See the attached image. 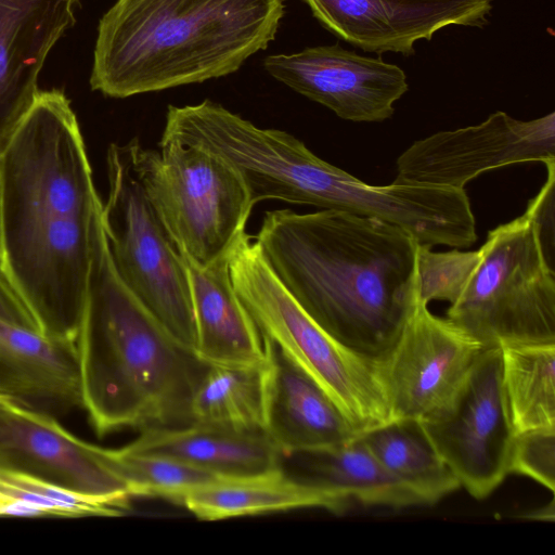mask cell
Listing matches in <instances>:
<instances>
[{"mask_svg": "<svg viewBox=\"0 0 555 555\" xmlns=\"http://www.w3.org/2000/svg\"><path fill=\"white\" fill-rule=\"evenodd\" d=\"M271 364L266 435L282 453L331 447L359 435L334 400L263 337Z\"/></svg>", "mask_w": 555, "mask_h": 555, "instance_id": "cell-18", "label": "cell"}, {"mask_svg": "<svg viewBox=\"0 0 555 555\" xmlns=\"http://www.w3.org/2000/svg\"><path fill=\"white\" fill-rule=\"evenodd\" d=\"M256 242L279 280L328 335L377 360L416 299V240L387 221L321 209L264 214Z\"/></svg>", "mask_w": 555, "mask_h": 555, "instance_id": "cell-2", "label": "cell"}, {"mask_svg": "<svg viewBox=\"0 0 555 555\" xmlns=\"http://www.w3.org/2000/svg\"><path fill=\"white\" fill-rule=\"evenodd\" d=\"M531 162L555 163V113L519 120L498 111L478 125L415 141L398 157L393 182L464 189L482 172Z\"/></svg>", "mask_w": 555, "mask_h": 555, "instance_id": "cell-10", "label": "cell"}, {"mask_svg": "<svg viewBox=\"0 0 555 555\" xmlns=\"http://www.w3.org/2000/svg\"><path fill=\"white\" fill-rule=\"evenodd\" d=\"M480 260L479 249L434 251L417 245V298L428 305L433 300L453 304L462 294Z\"/></svg>", "mask_w": 555, "mask_h": 555, "instance_id": "cell-27", "label": "cell"}, {"mask_svg": "<svg viewBox=\"0 0 555 555\" xmlns=\"http://www.w3.org/2000/svg\"><path fill=\"white\" fill-rule=\"evenodd\" d=\"M131 143L146 197L178 250L201 267L228 257L255 206L236 169L172 140H160L159 150Z\"/></svg>", "mask_w": 555, "mask_h": 555, "instance_id": "cell-7", "label": "cell"}, {"mask_svg": "<svg viewBox=\"0 0 555 555\" xmlns=\"http://www.w3.org/2000/svg\"><path fill=\"white\" fill-rule=\"evenodd\" d=\"M0 397L55 418L83 409L76 341L0 318Z\"/></svg>", "mask_w": 555, "mask_h": 555, "instance_id": "cell-16", "label": "cell"}, {"mask_svg": "<svg viewBox=\"0 0 555 555\" xmlns=\"http://www.w3.org/2000/svg\"><path fill=\"white\" fill-rule=\"evenodd\" d=\"M263 66L291 89L356 122L390 118L395 103L409 90L406 75L399 66L339 44L269 55Z\"/></svg>", "mask_w": 555, "mask_h": 555, "instance_id": "cell-12", "label": "cell"}, {"mask_svg": "<svg viewBox=\"0 0 555 555\" xmlns=\"http://www.w3.org/2000/svg\"><path fill=\"white\" fill-rule=\"evenodd\" d=\"M107 456L131 496H158L180 504L191 491L229 479L163 455L107 449Z\"/></svg>", "mask_w": 555, "mask_h": 555, "instance_id": "cell-25", "label": "cell"}, {"mask_svg": "<svg viewBox=\"0 0 555 555\" xmlns=\"http://www.w3.org/2000/svg\"><path fill=\"white\" fill-rule=\"evenodd\" d=\"M234 288L262 337L338 405L360 434L391 421L375 360L347 348L304 310L246 232L229 255Z\"/></svg>", "mask_w": 555, "mask_h": 555, "instance_id": "cell-5", "label": "cell"}, {"mask_svg": "<svg viewBox=\"0 0 555 555\" xmlns=\"http://www.w3.org/2000/svg\"><path fill=\"white\" fill-rule=\"evenodd\" d=\"M427 439L473 498L489 496L509 475L514 441L500 347L481 351L455 392L418 421Z\"/></svg>", "mask_w": 555, "mask_h": 555, "instance_id": "cell-9", "label": "cell"}, {"mask_svg": "<svg viewBox=\"0 0 555 555\" xmlns=\"http://www.w3.org/2000/svg\"><path fill=\"white\" fill-rule=\"evenodd\" d=\"M359 437L379 463L414 492L424 505L435 504L461 488L418 421L391 420Z\"/></svg>", "mask_w": 555, "mask_h": 555, "instance_id": "cell-23", "label": "cell"}, {"mask_svg": "<svg viewBox=\"0 0 555 555\" xmlns=\"http://www.w3.org/2000/svg\"><path fill=\"white\" fill-rule=\"evenodd\" d=\"M79 0H0V150L33 106L44 61Z\"/></svg>", "mask_w": 555, "mask_h": 555, "instance_id": "cell-15", "label": "cell"}, {"mask_svg": "<svg viewBox=\"0 0 555 555\" xmlns=\"http://www.w3.org/2000/svg\"><path fill=\"white\" fill-rule=\"evenodd\" d=\"M0 491L40 507L47 516H120L130 509V496L86 495L4 470H0Z\"/></svg>", "mask_w": 555, "mask_h": 555, "instance_id": "cell-26", "label": "cell"}, {"mask_svg": "<svg viewBox=\"0 0 555 555\" xmlns=\"http://www.w3.org/2000/svg\"><path fill=\"white\" fill-rule=\"evenodd\" d=\"M480 260L447 319L485 349L555 343V273L533 199L489 231Z\"/></svg>", "mask_w": 555, "mask_h": 555, "instance_id": "cell-6", "label": "cell"}, {"mask_svg": "<svg viewBox=\"0 0 555 555\" xmlns=\"http://www.w3.org/2000/svg\"><path fill=\"white\" fill-rule=\"evenodd\" d=\"M119 450L168 456L232 479L281 468V451L266 434H240L197 423L144 429Z\"/></svg>", "mask_w": 555, "mask_h": 555, "instance_id": "cell-19", "label": "cell"}, {"mask_svg": "<svg viewBox=\"0 0 555 555\" xmlns=\"http://www.w3.org/2000/svg\"><path fill=\"white\" fill-rule=\"evenodd\" d=\"M108 196L102 225L113 266L129 291L184 348L195 353L189 275L181 254L138 177L131 141L106 154Z\"/></svg>", "mask_w": 555, "mask_h": 555, "instance_id": "cell-8", "label": "cell"}, {"mask_svg": "<svg viewBox=\"0 0 555 555\" xmlns=\"http://www.w3.org/2000/svg\"><path fill=\"white\" fill-rule=\"evenodd\" d=\"M500 349L502 388L514 434L555 428V343Z\"/></svg>", "mask_w": 555, "mask_h": 555, "instance_id": "cell-24", "label": "cell"}, {"mask_svg": "<svg viewBox=\"0 0 555 555\" xmlns=\"http://www.w3.org/2000/svg\"><path fill=\"white\" fill-rule=\"evenodd\" d=\"M349 502L336 491L305 482L279 468L199 488L184 495L180 504L199 519L218 520L298 508L339 514Z\"/></svg>", "mask_w": 555, "mask_h": 555, "instance_id": "cell-21", "label": "cell"}, {"mask_svg": "<svg viewBox=\"0 0 555 555\" xmlns=\"http://www.w3.org/2000/svg\"><path fill=\"white\" fill-rule=\"evenodd\" d=\"M0 470L93 496H131L107 449L66 430L57 418L0 397Z\"/></svg>", "mask_w": 555, "mask_h": 555, "instance_id": "cell-13", "label": "cell"}, {"mask_svg": "<svg viewBox=\"0 0 555 555\" xmlns=\"http://www.w3.org/2000/svg\"><path fill=\"white\" fill-rule=\"evenodd\" d=\"M281 468L299 480L362 504L393 508L424 505L379 463L359 435L331 447L281 452Z\"/></svg>", "mask_w": 555, "mask_h": 555, "instance_id": "cell-20", "label": "cell"}, {"mask_svg": "<svg viewBox=\"0 0 555 555\" xmlns=\"http://www.w3.org/2000/svg\"><path fill=\"white\" fill-rule=\"evenodd\" d=\"M270 379V359L260 365H208L192 398V422L240 434H266Z\"/></svg>", "mask_w": 555, "mask_h": 555, "instance_id": "cell-22", "label": "cell"}, {"mask_svg": "<svg viewBox=\"0 0 555 555\" xmlns=\"http://www.w3.org/2000/svg\"><path fill=\"white\" fill-rule=\"evenodd\" d=\"M483 349L417 298L393 345L375 360L391 420L420 421L441 406Z\"/></svg>", "mask_w": 555, "mask_h": 555, "instance_id": "cell-11", "label": "cell"}, {"mask_svg": "<svg viewBox=\"0 0 555 555\" xmlns=\"http://www.w3.org/2000/svg\"><path fill=\"white\" fill-rule=\"evenodd\" d=\"M283 15L284 0H117L99 23L91 88L121 99L227 76Z\"/></svg>", "mask_w": 555, "mask_h": 555, "instance_id": "cell-4", "label": "cell"}, {"mask_svg": "<svg viewBox=\"0 0 555 555\" xmlns=\"http://www.w3.org/2000/svg\"><path fill=\"white\" fill-rule=\"evenodd\" d=\"M102 207L69 100L39 90L0 150V272L48 337L77 339Z\"/></svg>", "mask_w": 555, "mask_h": 555, "instance_id": "cell-1", "label": "cell"}, {"mask_svg": "<svg viewBox=\"0 0 555 555\" xmlns=\"http://www.w3.org/2000/svg\"><path fill=\"white\" fill-rule=\"evenodd\" d=\"M340 39L366 52L414 54L418 40L456 25L482 27L491 0H302Z\"/></svg>", "mask_w": 555, "mask_h": 555, "instance_id": "cell-14", "label": "cell"}, {"mask_svg": "<svg viewBox=\"0 0 555 555\" xmlns=\"http://www.w3.org/2000/svg\"><path fill=\"white\" fill-rule=\"evenodd\" d=\"M0 318L17 325L36 330L37 325L26 307L15 295L0 272Z\"/></svg>", "mask_w": 555, "mask_h": 555, "instance_id": "cell-29", "label": "cell"}, {"mask_svg": "<svg viewBox=\"0 0 555 555\" xmlns=\"http://www.w3.org/2000/svg\"><path fill=\"white\" fill-rule=\"evenodd\" d=\"M82 405L98 437L192 424L191 402L207 369L118 276L102 225L93 243L76 339Z\"/></svg>", "mask_w": 555, "mask_h": 555, "instance_id": "cell-3", "label": "cell"}, {"mask_svg": "<svg viewBox=\"0 0 555 555\" xmlns=\"http://www.w3.org/2000/svg\"><path fill=\"white\" fill-rule=\"evenodd\" d=\"M522 475L555 491V428L517 434L514 437L509 474Z\"/></svg>", "mask_w": 555, "mask_h": 555, "instance_id": "cell-28", "label": "cell"}, {"mask_svg": "<svg viewBox=\"0 0 555 555\" xmlns=\"http://www.w3.org/2000/svg\"><path fill=\"white\" fill-rule=\"evenodd\" d=\"M181 256L191 288L196 357L207 365L268 363L263 337L234 288L229 256L207 267Z\"/></svg>", "mask_w": 555, "mask_h": 555, "instance_id": "cell-17", "label": "cell"}]
</instances>
